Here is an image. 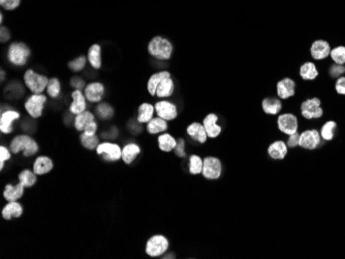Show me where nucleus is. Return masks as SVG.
I'll return each mask as SVG.
<instances>
[{"instance_id": "f257e3e1", "label": "nucleus", "mask_w": 345, "mask_h": 259, "mask_svg": "<svg viewBox=\"0 0 345 259\" xmlns=\"http://www.w3.org/2000/svg\"><path fill=\"white\" fill-rule=\"evenodd\" d=\"M10 150L15 155L23 153V156L27 158L38 154L40 152V146L34 138L23 134L13 138L10 144Z\"/></svg>"}, {"instance_id": "f03ea898", "label": "nucleus", "mask_w": 345, "mask_h": 259, "mask_svg": "<svg viewBox=\"0 0 345 259\" xmlns=\"http://www.w3.org/2000/svg\"><path fill=\"white\" fill-rule=\"evenodd\" d=\"M147 51L157 60L168 61L173 56L174 46L168 38L156 36L148 44Z\"/></svg>"}, {"instance_id": "7ed1b4c3", "label": "nucleus", "mask_w": 345, "mask_h": 259, "mask_svg": "<svg viewBox=\"0 0 345 259\" xmlns=\"http://www.w3.org/2000/svg\"><path fill=\"white\" fill-rule=\"evenodd\" d=\"M31 56L30 48L22 42H12L8 48L7 59L14 66H24Z\"/></svg>"}, {"instance_id": "20e7f679", "label": "nucleus", "mask_w": 345, "mask_h": 259, "mask_svg": "<svg viewBox=\"0 0 345 259\" xmlns=\"http://www.w3.org/2000/svg\"><path fill=\"white\" fill-rule=\"evenodd\" d=\"M49 78L47 76L38 74L34 70H27L23 74L24 84L27 89L34 94H43L48 86Z\"/></svg>"}, {"instance_id": "39448f33", "label": "nucleus", "mask_w": 345, "mask_h": 259, "mask_svg": "<svg viewBox=\"0 0 345 259\" xmlns=\"http://www.w3.org/2000/svg\"><path fill=\"white\" fill-rule=\"evenodd\" d=\"M170 247L169 240L162 234H155L146 242L145 252L150 257H159L167 253Z\"/></svg>"}, {"instance_id": "423d86ee", "label": "nucleus", "mask_w": 345, "mask_h": 259, "mask_svg": "<svg viewBox=\"0 0 345 259\" xmlns=\"http://www.w3.org/2000/svg\"><path fill=\"white\" fill-rule=\"evenodd\" d=\"M48 100V97L45 94H34L32 93L24 104V108L27 114L32 119H39L43 116L45 104Z\"/></svg>"}, {"instance_id": "0eeeda50", "label": "nucleus", "mask_w": 345, "mask_h": 259, "mask_svg": "<svg viewBox=\"0 0 345 259\" xmlns=\"http://www.w3.org/2000/svg\"><path fill=\"white\" fill-rule=\"evenodd\" d=\"M300 112L306 120L320 119L323 116V108H321V100L318 97H312L304 100L300 106Z\"/></svg>"}, {"instance_id": "6e6552de", "label": "nucleus", "mask_w": 345, "mask_h": 259, "mask_svg": "<svg viewBox=\"0 0 345 259\" xmlns=\"http://www.w3.org/2000/svg\"><path fill=\"white\" fill-rule=\"evenodd\" d=\"M96 154L104 158L108 162H115L122 159V148L116 142H111L108 140L102 142L96 148Z\"/></svg>"}, {"instance_id": "1a4fd4ad", "label": "nucleus", "mask_w": 345, "mask_h": 259, "mask_svg": "<svg viewBox=\"0 0 345 259\" xmlns=\"http://www.w3.org/2000/svg\"><path fill=\"white\" fill-rule=\"evenodd\" d=\"M222 174V164L219 158L208 156L204 158V166L202 174L208 180H217Z\"/></svg>"}, {"instance_id": "9d476101", "label": "nucleus", "mask_w": 345, "mask_h": 259, "mask_svg": "<svg viewBox=\"0 0 345 259\" xmlns=\"http://www.w3.org/2000/svg\"><path fill=\"white\" fill-rule=\"evenodd\" d=\"M277 127L279 130L286 136H290L292 134L298 132V117L291 114V112H285V114L279 115V117L277 118Z\"/></svg>"}, {"instance_id": "9b49d317", "label": "nucleus", "mask_w": 345, "mask_h": 259, "mask_svg": "<svg viewBox=\"0 0 345 259\" xmlns=\"http://www.w3.org/2000/svg\"><path fill=\"white\" fill-rule=\"evenodd\" d=\"M321 136L316 129H307L300 134L299 146L305 150H315L320 144Z\"/></svg>"}, {"instance_id": "f8f14e48", "label": "nucleus", "mask_w": 345, "mask_h": 259, "mask_svg": "<svg viewBox=\"0 0 345 259\" xmlns=\"http://www.w3.org/2000/svg\"><path fill=\"white\" fill-rule=\"evenodd\" d=\"M156 116L167 120L173 121L178 117L177 106L170 100H159L155 104Z\"/></svg>"}, {"instance_id": "ddd939ff", "label": "nucleus", "mask_w": 345, "mask_h": 259, "mask_svg": "<svg viewBox=\"0 0 345 259\" xmlns=\"http://www.w3.org/2000/svg\"><path fill=\"white\" fill-rule=\"evenodd\" d=\"M83 92L87 102L91 104H100L105 96L106 88L102 82H91L86 85Z\"/></svg>"}, {"instance_id": "4468645a", "label": "nucleus", "mask_w": 345, "mask_h": 259, "mask_svg": "<svg viewBox=\"0 0 345 259\" xmlns=\"http://www.w3.org/2000/svg\"><path fill=\"white\" fill-rule=\"evenodd\" d=\"M332 51L331 44L324 40H316L310 46V56L316 61H322L330 57Z\"/></svg>"}, {"instance_id": "2eb2a0df", "label": "nucleus", "mask_w": 345, "mask_h": 259, "mask_svg": "<svg viewBox=\"0 0 345 259\" xmlns=\"http://www.w3.org/2000/svg\"><path fill=\"white\" fill-rule=\"evenodd\" d=\"M21 118V114L16 110L10 108L0 114V132L5 134H10L14 132L13 123Z\"/></svg>"}, {"instance_id": "dca6fc26", "label": "nucleus", "mask_w": 345, "mask_h": 259, "mask_svg": "<svg viewBox=\"0 0 345 259\" xmlns=\"http://www.w3.org/2000/svg\"><path fill=\"white\" fill-rule=\"evenodd\" d=\"M295 82L290 78H283L276 84L277 96L281 100H285L295 95Z\"/></svg>"}, {"instance_id": "f3484780", "label": "nucleus", "mask_w": 345, "mask_h": 259, "mask_svg": "<svg viewBox=\"0 0 345 259\" xmlns=\"http://www.w3.org/2000/svg\"><path fill=\"white\" fill-rule=\"evenodd\" d=\"M72 102L70 104V112L74 116H77L81 112L87 110V100L82 90H74L71 94Z\"/></svg>"}, {"instance_id": "a211bd4d", "label": "nucleus", "mask_w": 345, "mask_h": 259, "mask_svg": "<svg viewBox=\"0 0 345 259\" xmlns=\"http://www.w3.org/2000/svg\"><path fill=\"white\" fill-rule=\"evenodd\" d=\"M218 119L219 117L216 114H208L204 119H203V125L206 129L208 138H216L220 136L222 128L220 125H218Z\"/></svg>"}, {"instance_id": "6ab92c4d", "label": "nucleus", "mask_w": 345, "mask_h": 259, "mask_svg": "<svg viewBox=\"0 0 345 259\" xmlns=\"http://www.w3.org/2000/svg\"><path fill=\"white\" fill-rule=\"evenodd\" d=\"M54 168L53 160L48 156H39L36 158L34 166H32V170H34L38 176H44L50 172Z\"/></svg>"}, {"instance_id": "aec40b11", "label": "nucleus", "mask_w": 345, "mask_h": 259, "mask_svg": "<svg viewBox=\"0 0 345 259\" xmlns=\"http://www.w3.org/2000/svg\"><path fill=\"white\" fill-rule=\"evenodd\" d=\"M25 186L19 182L18 184H7L4 190V198L7 202H18L23 198L25 192Z\"/></svg>"}, {"instance_id": "412c9836", "label": "nucleus", "mask_w": 345, "mask_h": 259, "mask_svg": "<svg viewBox=\"0 0 345 259\" xmlns=\"http://www.w3.org/2000/svg\"><path fill=\"white\" fill-rule=\"evenodd\" d=\"M187 134L195 142H199L200 144H205L208 140V134L203 123L193 122L186 128Z\"/></svg>"}, {"instance_id": "4be33fe9", "label": "nucleus", "mask_w": 345, "mask_h": 259, "mask_svg": "<svg viewBox=\"0 0 345 259\" xmlns=\"http://www.w3.org/2000/svg\"><path fill=\"white\" fill-rule=\"evenodd\" d=\"M261 108L265 114L276 116L282 110V102L281 100L276 98V97H266L261 100Z\"/></svg>"}, {"instance_id": "5701e85b", "label": "nucleus", "mask_w": 345, "mask_h": 259, "mask_svg": "<svg viewBox=\"0 0 345 259\" xmlns=\"http://www.w3.org/2000/svg\"><path fill=\"white\" fill-rule=\"evenodd\" d=\"M24 213L23 206L19 202H8L4 206L2 215L5 220H12L13 218H20Z\"/></svg>"}, {"instance_id": "b1692460", "label": "nucleus", "mask_w": 345, "mask_h": 259, "mask_svg": "<svg viewBox=\"0 0 345 259\" xmlns=\"http://www.w3.org/2000/svg\"><path fill=\"white\" fill-rule=\"evenodd\" d=\"M95 118H96V116L93 114L92 112H90L88 110H86L85 112H81V114L75 116L74 126L76 128V130L79 132H83L88 125H90L93 121H95Z\"/></svg>"}, {"instance_id": "393cba45", "label": "nucleus", "mask_w": 345, "mask_h": 259, "mask_svg": "<svg viewBox=\"0 0 345 259\" xmlns=\"http://www.w3.org/2000/svg\"><path fill=\"white\" fill-rule=\"evenodd\" d=\"M287 144L283 140H275L274 142H272L269 148H268V154L271 158L275 159V160H281L284 159L287 155Z\"/></svg>"}, {"instance_id": "a878e982", "label": "nucleus", "mask_w": 345, "mask_h": 259, "mask_svg": "<svg viewBox=\"0 0 345 259\" xmlns=\"http://www.w3.org/2000/svg\"><path fill=\"white\" fill-rule=\"evenodd\" d=\"M141 154V147L136 142H128L122 148V160L125 164H131Z\"/></svg>"}, {"instance_id": "bb28decb", "label": "nucleus", "mask_w": 345, "mask_h": 259, "mask_svg": "<svg viewBox=\"0 0 345 259\" xmlns=\"http://www.w3.org/2000/svg\"><path fill=\"white\" fill-rule=\"evenodd\" d=\"M174 91L175 83L171 76L161 80L156 90V96L158 98H169V97H171L174 94Z\"/></svg>"}, {"instance_id": "cd10ccee", "label": "nucleus", "mask_w": 345, "mask_h": 259, "mask_svg": "<svg viewBox=\"0 0 345 259\" xmlns=\"http://www.w3.org/2000/svg\"><path fill=\"white\" fill-rule=\"evenodd\" d=\"M87 59L90 63V66L94 70H100L102 68L103 60H102V46L98 44H92L87 52Z\"/></svg>"}, {"instance_id": "c85d7f7f", "label": "nucleus", "mask_w": 345, "mask_h": 259, "mask_svg": "<svg viewBox=\"0 0 345 259\" xmlns=\"http://www.w3.org/2000/svg\"><path fill=\"white\" fill-rule=\"evenodd\" d=\"M168 128H169L168 121L158 117V116L151 119L146 125L147 132L151 136H155V134L164 132Z\"/></svg>"}, {"instance_id": "c756f323", "label": "nucleus", "mask_w": 345, "mask_h": 259, "mask_svg": "<svg viewBox=\"0 0 345 259\" xmlns=\"http://www.w3.org/2000/svg\"><path fill=\"white\" fill-rule=\"evenodd\" d=\"M155 106L149 102L142 104L138 108L137 121L141 124H147L151 119L154 118Z\"/></svg>"}, {"instance_id": "7c9ffc66", "label": "nucleus", "mask_w": 345, "mask_h": 259, "mask_svg": "<svg viewBox=\"0 0 345 259\" xmlns=\"http://www.w3.org/2000/svg\"><path fill=\"white\" fill-rule=\"evenodd\" d=\"M171 76H172L171 72L168 70H161V72L153 74L147 82V90L148 92H149V94L151 96H156V90L161 80Z\"/></svg>"}, {"instance_id": "2f4dec72", "label": "nucleus", "mask_w": 345, "mask_h": 259, "mask_svg": "<svg viewBox=\"0 0 345 259\" xmlns=\"http://www.w3.org/2000/svg\"><path fill=\"white\" fill-rule=\"evenodd\" d=\"M300 76L304 80H314L318 78L319 72L315 66L314 62L307 61L303 63L300 68Z\"/></svg>"}, {"instance_id": "473e14b6", "label": "nucleus", "mask_w": 345, "mask_h": 259, "mask_svg": "<svg viewBox=\"0 0 345 259\" xmlns=\"http://www.w3.org/2000/svg\"><path fill=\"white\" fill-rule=\"evenodd\" d=\"M158 147L162 152L170 153L175 150L177 146V140L170 134H162L157 138Z\"/></svg>"}, {"instance_id": "72a5a7b5", "label": "nucleus", "mask_w": 345, "mask_h": 259, "mask_svg": "<svg viewBox=\"0 0 345 259\" xmlns=\"http://www.w3.org/2000/svg\"><path fill=\"white\" fill-rule=\"evenodd\" d=\"M114 114H115L114 108L108 102H102L100 104H97L95 108V115L101 120H104V121L111 120L114 117Z\"/></svg>"}, {"instance_id": "f704fd0d", "label": "nucleus", "mask_w": 345, "mask_h": 259, "mask_svg": "<svg viewBox=\"0 0 345 259\" xmlns=\"http://www.w3.org/2000/svg\"><path fill=\"white\" fill-rule=\"evenodd\" d=\"M18 180L26 188H30L32 186H35L38 182V174L34 170H24L18 174Z\"/></svg>"}, {"instance_id": "c9c22d12", "label": "nucleus", "mask_w": 345, "mask_h": 259, "mask_svg": "<svg viewBox=\"0 0 345 259\" xmlns=\"http://www.w3.org/2000/svg\"><path fill=\"white\" fill-rule=\"evenodd\" d=\"M336 128H337V123L335 121H326L322 126H321V129H320V136L322 140H327V142H330L334 138L335 136V130H336Z\"/></svg>"}, {"instance_id": "e433bc0d", "label": "nucleus", "mask_w": 345, "mask_h": 259, "mask_svg": "<svg viewBox=\"0 0 345 259\" xmlns=\"http://www.w3.org/2000/svg\"><path fill=\"white\" fill-rule=\"evenodd\" d=\"M204 159L199 155L189 156V174H201L203 172Z\"/></svg>"}, {"instance_id": "4c0bfd02", "label": "nucleus", "mask_w": 345, "mask_h": 259, "mask_svg": "<svg viewBox=\"0 0 345 259\" xmlns=\"http://www.w3.org/2000/svg\"><path fill=\"white\" fill-rule=\"evenodd\" d=\"M46 93L49 97L53 100H56L61 94V83L57 78H52L49 80V83L46 89Z\"/></svg>"}, {"instance_id": "58836bf2", "label": "nucleus", "mask_w": 345, "mask_h": 259, "mask_svg": "<svg viewBox=\"0 0 345 259\" xmlns=\"http://www.w3.org/2000/svg\"><path fill=\"white\" fill-rule=\"evenodd\" d=\"M80 142H81V144L83 146L85 149H87L89 151L96 150L97 146L101 144L100 136H98L97 134L96 136H85L84 134H81Z\"/></svg>"}, {"instance_id": "ea45409f", "label": "nucleus", "mask_w": 345, "mask_h": 259, "mask_svg": "<svg viewBox=\"0 0 345 259\" xmlns=\"http://www.w3.org/2000/svg\"><path fill=\"white\" fill-rule=\"evenodd\" d=\"M87 61H88L87 56H85V55H81V56L77 57L76 59L70 61L69 64H68V66H69V68H70L72 72H82V70H85Z\"/></svg>"}, {"instance_id": "a19ab883", "label": "nucleus", "mask_w": 345, "mask_h": 259, "mask_svg": "<svg viewBox=\"0 0 345 259\" xmlns=\"http://www.w3.org/2000/svg\"><path fill=\"white\" fill-rule=\"evenodd\" d=\"M330 58L336 64L345 66V46H338L332 48Z\"/></svg>"}, {"instance_id": "79ce46f5", "label": "nucleus", "mask_w": 345, "mask_h": 259, "mask_svg": "<svg viewBox=\"0 0 345 259\" xmlns=\"http://www.w3.org/2000/svg\"><path fill=\"white\" fill-rule=\"evenodd\" d=\"M12 152L10 150V148L5 147V146H2L0 147V170H4L5 166H6V162H8L9 160H11L12 158Z\"/></svg>"}, {"instance_id": "37998d69", "label": "nucleus", "mask_w": 345, "mask_h": 259, "mask_svg": "<svg viewBox=\"0 0 345 259\" xmlns=\"http://www.w3.org/2000/svg\"><path fill=\"white\" fill-rule=\"evenodd\" d=\"M328 74H330L331 78L337 80L338 78L345 74V66H340V64L333 63L330 68H328Z\"/></svg>"}, {"instance_id": "c03bdc74", "label": "nucleus", "mask_w": 345, "mask_h": 259, "mask_svg": "<svg viewBox=\"0 0 345 259\" xmlns=\"http://www.w3.org/2000/svg\"><path fill=\"white\" fill-rule=\"evenodd\" d=\"M21 4V0H0V6L6 10H15Z\"/></svg>"}, {"instance_id": "a18cd8bd", "label": "nucleus", "mask_w": 345, "mask_h": 259, "mask_svg": "<svg viewBox=\"0 0 345 259\" xmlns=\"http://www.w3.org/2000/svg\"><path fill=\"white\" fill-rule=\"evenodd\" d=\"M175 153L178 157L183 158L186 157V152H185V140L183 138H180L177 140V146L175 148Z\"/></svg>"}, {"instance_id": "49530a36", "label": "nucleus", "mask_w": 345, "mask_h": 259, "mask_svg": "<svg viewBox=\"0 0 345 259\" xmlns=\"http://www.w3.org/2000/svg\"><path fill=\"white\" fill-rule=\"evenodd\" d=\"M71 86L75 88V90H82L83 91L86 87V82L84 78H82L81 76H73L71 78Z\"/></svg>"}, {"instance_id": "de8ad7c7", "label": "nucleus", "mask_w": 345, "mask_h": 259, "mask_svg": "<svg viewBox=\"0 0 345 259\" xmlns=\"http://www.w3.org/2000/svg\"><path fill=\"white\" fill-rule=\"evenodd\" d=\"M335 90L339 95L345 96V76H342L336 80Z\"/></svg>"}, {"instance_id": "09e8293b", "label": "nucleus", "mask_w": 345, "mask_h": 259, "mask_svg": "<svg viewBox=\"0 0 345 259\" xmlns=\"http://www.w3.org/2000/svg\"><path fill=\"white\" fill-rule=\"evenodd\" d=\"M299 142H300V134L299 132H295V134H292L288 136L286 144H287L288 148L292 149V148L298 147Z\"/></svg>"}, {"instance_id": "8fccbe9b", "label": "nucleus", "mask_w": 345, "mask_h": 259, "mask_svg": "<svg viewBox=\"0 0 345 259\" xmlns=\"http://www.w3.org/2000/svg\"><path fill=\"white\" fill-rule=\"evenodd\" d=\"M118 136H119V132H118L117 127L113 126V127H111V129H110L109 132H103L102 138H105L106 140H108V142H109L110 140H115V138H116Z\"/></svg>"}, {"instance_id": "3c124183", "label": "nucleus", "mask_w": 345, "mask_h": 259, "mask_svg": "<svg viewBox=\"0 0 345 259\" xmlns=\"http://www.w3.org/2000/svg\"><path fill=\"white\" fill-rule=\"evenodd\" d=\"M12 38V34L10 29L7 26L2 25V28H0V42L3 44L8 42Z\"/></svg>"}, {"instance_id": "603ef678", "label": "nucleus", "mask_w": 345, "mask_h": 259, "mask_svg": "<svg viewBox=\"0 0 345 259\" xmlns=\"http://www.w3.org/2000/svg\"><path fill=\"white\" fill-rule=\"evenodd\" d=\"M97 130H98V123L96 121H93L90 125L87 126V128L82 134H84L85 136H96Z\"/></svg>"}, {"instance_id": "864d4df0", "label": "nucleus", "mask_w": 345, "mask_h": 259, "mask_svg": "<svg viewBox=\"0 0 345 259\" xmlns=\"http://www.w3.org/2000/svg\"><path fill=\"white\" fill-rule=\"evenodd\" d=\"M5 78H6V74H5V70H2V83H4V80H5Z\"/></svg>"}, {"instance_id": "5fc2aeb1", "label": "nucleus", "mask_w": 345, "mask_h": 259, "mask_svg": "<svg viewBox=\"0 0 345 259\" xmlns=\"http://www.w3.org/2000/svg\"><path fill=\"white\" fill-rule=\"evenodd\" d=\"M4 19H5V17H4V14H3V12H0V23H2V25H3Z\"/></svg>"}, {"instance_id": "6e6d98bb", "label": "nucleus", "mask_w": 345, "mask_h": 259, "mask_svg": "<svg viewBox=\"0 0 345 259\" xmlns=\"http://www.w3.org/2000/svg\"><path fill=\"white\" fill-rule=\"evenodd\" d=\"M163 258H174V255L169 254V255H163Z\"/></svg>"}]
</instances>
